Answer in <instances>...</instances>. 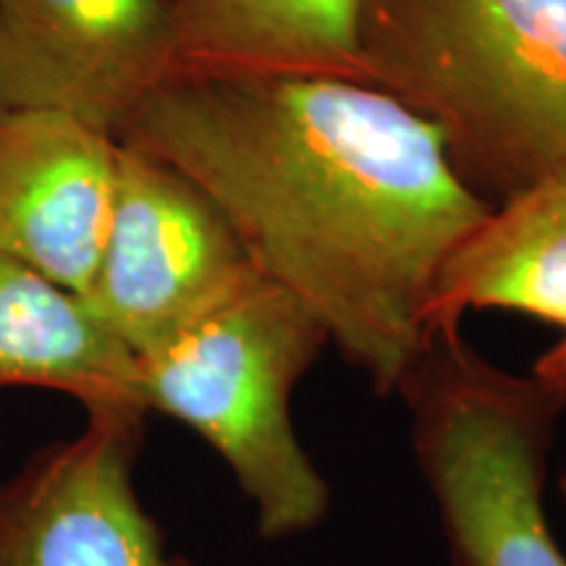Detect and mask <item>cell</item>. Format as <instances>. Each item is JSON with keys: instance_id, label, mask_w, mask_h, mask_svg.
Returning <instances> with one entry per match:
<instances>
[{"instance_id": "obj_1", "label": "cell", "mask_w": 566, "mask_h": 566, "mask_svg": "<svg viewBox=\"0 0 566 566\" xmlns=\"http://www.w3.org/2000/svg\"><path fill=\"white\" fill-rule=\"evenodd\" d=\"M118 142L200 187L384 396L430 338L443 265L493 210L436 126L363 80L181 71Z\"/></svg>"}, {"instance_id": "obj_2", "label": "cell", "mask_w": 566, "mask_h": 566, "mask_svg": "<svg viewBox=\"0 0 566 566\" xmlns=\"http://www.w3.org/2000/svg\"><path fill=\"white\" fill-rule=\"evenodd\" d=\"M357 34L365 82L493 208L566 160V0H363Z\"/></svg>"}, {"instance_id": "obj_3", "label": "cell", "mask_w": 566, "mask_h": 566, "mask_svg": "<svg viewBox=\"0 0 566 566\" xmlns=\"http://www.w3.org/2000/svg\"><path fill=\"white\" fill-rule=\"evenodd\" d=\"M328 344L292 292L254 273L171 344L137 359L147 412L174 417L218 451L268 541L307 533L328 512V485L289 415L294 386Z\"/></svg>"}, {"instance_id": "obj_4", "label": "cell", "mask_w": 566, "mask_h": 566, "mask_svg": "<svg viewBox=\"0 0 566 566\" xmlns=\"http://www.w3.org/2000/svg\"><path fill=\"white\" fill-rule=\"evenodd\" d=\"M412 446L454 566H566L543 506L566 399L438 328L399 380Z\"/></svg>"}, {"instance_id": "obj_5", "label": "cell", "mask_w": 566, "mask_h": 566, "mask_svg": "<svg viewBox=\"0 0 566 566\" xmlns=\"http://www.w3.org/2000/svg\"><path fill=\"white\" fill-rule=\"evenodd\" d=\"M254 273L237 231L200 187L122 142L108 239L82 294L103 328L145 359Z\"/></svg>"}, {"instance_id": "obj_6", "label": "cell", "mask_w": 566, "mask_h": 566, "mask_svg": "<svg viewBox=\"0 0 566 566\" xmlns=\"http://www.w3.org/2000/svg\"><path fill=\"white\" fill-rule=\"evenodd\" d=\"M176 74L166 0H0V116L53 111L118 139Z\"/></svg>"}, {"instance_id": "obj_7", "label": "cell", "mask_w": 566, "mask_h": 566, "mask_svg": "<svg viewBox=\"0 0 566 566\" xmlns=\"http://www.w3.org/2000/svg\"><path fill=\"white\" fill-rule=\"evenodd\" d=\"M145 417L87 409L80 436L0 480V566H176L134 488Z\"/></svg>"}, {"instance_id": "obj_8", "label": "cell", "mask_w": 566, "mask_h": 566, "mask_svg": "<svg viewBox=\"0 0 566 566\" xmlns=\"http://www.w3.org/2000/svg\"><path fill=\"white\" fill-rule=\"evenodd\" d=\"M122 142L53 111L0 116V252L82 296L108 239Z\"/></svg>"}, {"instance_id": "obj_9", "label": "cell", "mask_w": 566, "mask_h": 566, "mask_svg": "<svg viewBox=\"0 0 566 566\" xmlns=\"http://www.w3.org/2000/svg\"><path fill=\"white\" fill-rule=\"evenodd\" d=\"M470 310H512L566 328V160L495 205L443 265L428 334L457 328Z\"/></svg>"}, {"instance_id": "obj_10", "label": "cell", "mask_w": 566, "mask_h": 566, "mask_svg": "<svg viewBox=\"0 0 566 566\" xmlns=\"http://www.w3.org/2000/svg\"><path fill=\"white\" fill-rule=\"evenodd\" d=\"M179 74L363 80V0H166Z\"/></svg>"}, {"instance_id": "obj_11", "label": "cell", "mask_w": 566, "mask_h": 566, "mask_svg": "<svg viewBox=\"0 0 566 566\" xmlns=\"http://www.w3.org/2000/svg\"><path fill=\"white\" fill-rule=\"evenodd\" d=\"M6 386L69 394L84 412L145 409L137 357L97 323L82 296L0 252V388Z\"/></svg>"}, {"instance_id": "obj_12", "label": "cell", "mask_w": 566, "mask_h": 566, "mask_svg": "<svg viewBox=\"0 0 566 566\" xmlns=\"http://www.w3.org/2000/svg\"><path fill=\"white\" fill-rule=\"evenodd\" d=\"M533 375H537L543 384H548L566 399V336L537 359Z\"/></svg>"}, {"instance_id": "obj_13", "label": "cell", "mask_w": 566, "mask_h": 566, "mask_svg": "<svg viewBox=\"0 0 566 566\" xmlns=\"http://www.w3.org/2000/svg\"><path fill=\"white\" fill-rule=\"evenodd\" d=\"M562 491H564V499H566V475H564V480H562Z\"/></svg>"}]
</instances>
